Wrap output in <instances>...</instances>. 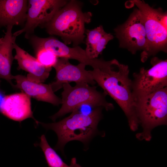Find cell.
Returning <instances> with one entry per match:
<instances>
[{
	"label": "cell",
	"instance_id": "6da1fadb",
	"mask_svg": "<svg viewBox=\"0 0 167 167\" xmlns=\"http://www.w3.org/2000/svg\"><path fill=\"white\" fill-rule=\"evenodd\" d=\"M127 65L117 60H103L99 67L90 71L93 79L117 103L124 113L131 130L139 125L135 111L132 81L129 77Z\"/></svg>",
	"mask_w": 167,
	"mask_h": 167
},
{
	"label": "cell",
	"instance_id": "7a4b0ae2",
	"mask_svg": "<svg viewBox=\"0 0 167 167\" xmlns=\"http://www.w3.org/2000/svg\"><path fill=\"white\" fill-rule=\"evenodd\" d=\"M103 108L98 107L89 113L76 110L59 122L45 123L38 121V124L56 133L58 140L54 149L63 152L64 146L68 142L79 141L86 146L95 136L99 134L97 127L102 118Z\"/></svg>",
	"mask_w": 167,
	"mask_h": 167
},
{
	"label": "cell",
	"instance_id": "3957f363",
	"mask_svg": "<svg viewBox=\"0 0 167 167\" xmlns=\"http://www.w3.org/2000/svg\"><path fill=\"white\" fill-rule=\"evenodd\" d=\"M92 16L91 12L82 11L78 2L71 0L59 9L42 28H45L50 35L60 36L66 45L72 43L75 47L83 42L85 25L91 21Z\"/></svg>",
	"mask_w": 167,
	"mask_h": 167
},
{
	"label": "cell",
	"instance_id": "277c9868",
	"mask_svg": "<svg viewBox=\"0 0 167 167\" xmlns=\"http://www.w3.org/2000/svg\"><path fill=\"white\" fill-rule=\"evenodd\" d=\"M135 111L143 128L136 135L140 140L149 141L155 127L167 123V87L135 100Z\"/></svg>",
	"mask_w": 167,
	"mask_h": 167
},
{
	"label": "cell",
	"instance_id": "5b68a950",
	"mask_svg": "<svg viewBox=\"0 0 167 167\" xmlns=\"http://www.w3.org/2000/svg\"><path fill=\"white\" fill-rule=\"evenodd\" d=\"M86 83H76L74 87L69 83L62 85V106L59 110L49 118L55 122L58 118L71 113L83 105L93 108L101 107L107 111L114 109L113 105L106 99L107 94L96 89V87L91 86Z\"/></svg>",
	"mask_w": 167,
	"mask_h": 167
},
{
	"label": "cell",
	"instance_id": "8992f818",
	"mask_svg": "<svg viewBox=\"0 0 167 167\" xmlns=\"http://www.w3.org/2000/svg\"><path fill=\"white\" fill-rule=\"evenodd\" d=\"M139 11L144 22L148 43V57L160 51L167 52V14L161 8L154 9L143 0L129 1Z\"/></svg>",
	"mask_w": 167,
	"mask_h": 167
},
{
	"label": "cell",
	"instance_id": "52a82bcc",
	"mask_svg": "<svg viewBox=\"0 0 167 167\" xmlns=\"http://www.w3.org/2000/svg\"><path fill=\"white\" fill-rule=\"evenodd\" d=\"M119 47L127 49L133 54L142 50V60L148 58V43L144 22L139 11L135 9L127 20L114 29Z\"/></svg>",
	"mask_w": 167,
	"mask_h": 167
},
{
	"label": "cell",
	"instance_id": "ba28073f",
	"mask_svg": "<svg viewBox=\"0 0 167 167\" xmlns=\"http://www.w3.org/2000/svg\"><path fill=\"white\" fill-rule=\"evenodd\" d=\"M152 65L148 69H140L133 75V93L135 100L167 86V60L156 57L151 60Z\"/></svg>",
	"mask_w": 167,
	"mask_h": 167
},
{
	"label": "cell",
	"instance_id": "9c48e42d",
	"mask_svg": "<svg viewBox=\"0 0 167 167\" xmlns=\"http://www.w3.org/2000/svg\"><path fill=\"white\" fill-rule=\"evenodd\" d=\"M67 3L64 0H28L26 19L24 27L15 32L13 36L16 37L24 33L25 37L28 39L37 27L42 28Z\"/></svg>",
	"mask_w": 167,
	"mask_h": 167
},
{
	"label": "cell",
	"instance_id": "30bf717a",
	"mask_svg": "<svg viewBox=\"0 0 167 167\" xmlns=\"http://www.w3.org/2000/svg\"><path fill=\"white\" fill-rule=\"evenodd\" d=\"M32 43L36 50L43 49L48 50L58 58L75 59L86 66H92L93 69L96 67L99 63V59H90L87 56L85 50L80 46L69 47L53 37L41 38L36 36L33 40Z\"/></svg>",
	"mask_w": 167,
	"mask_h": 167
},
{
	"label": "cell",
	"instance_id": "8fae6325",
	"mask_svg": "<svg viewBox=\"0 0 167 167\" xmlns=\"http://www.w3.org/2000/svg\"><path fill=\"white\" fill-rule=\"evenodd\" d=\"M69 59L58 58L53 67L56 72L55 81L50 83L54 92L62 88L66 83L74 82L86 83L93 86L96 83L93 79L90 70H86L84 64L79 63L75 65L71 63Z\"/></svg>",
	"mask_w": 167,
	"mask_h": 167
},
{
	"label": "cell",
	"instance_id": "7c38bea8",
	"mask_svg": "<svg viewBox=\"0 0 167 167\" xmlns=\"http://www.w3.org/2000/svg\"><path fill=\"white\" fill-rule=\"evenodd\" d=\"M0 111L13 120L21 122L32 118L38 125L32 110L31 97L23 92L4 96L0 103Z\"/></svg>",
	"mask_w": 167,
	"mask_h": 167
},
{
	"label": "cell",
	"instance_id": "4fadbf2b",
	"mask_svg": "<svg viewBox=\"0 0 167 167\" xmlns=\"http://www.w3.org/2000/svg\"><path fill=\"white\" fill-rule=\"evenodd\" d=\"M16 84L13 87L21 90L31 97L39 101L50 103L54 105L61 104V99L54 93L51 84L37 83L29 80L22 75H13Z\"/></svg>",
	"mask_w": 167,
	"mask_h": 167
},
{
	"label": "cell",
	"instance_id": "5bb4252c",
	"mask_svg": "<svg viewBox=\"0 0 167 167\" xmlns=\"http://www.w3.org/2000/svg\"><path fill=\"white\" fill-rule=\"evenodd\" d=\"M14 49L16 54L14 58L17 60L18 70L27 72L26 76L30 80L37 82L43 83L48 78L52 68L45 67L26 51L19 47L16 43H13Z\"/></svg>",
	"mask_w": 167,
	"mask_h": 167
},
{
	"label": "cell",
	"instance_id": "9a60e30c",
	"mask_svg": "<svg viewBox=\"0 0 167 167\" xmlns=\"http://www.w3.org/2000/svg\"><path fill=\"white\" fill-rule=\"evenodd\" d=\"M28 7L27 0H0V27L24 26Z\"/></svg>",
	"mask_w": 167,
	"mask_h": 167
},
{
	"label": "cell",
	"instance_id": "2e32d148",
	"mask_svg": "<svg viewBox=\"0 0 167 167\" xmlns=\"http://www.w3.org/2000/svg\"><path fill=\"white\" fill-rule=\"evenodd\" d=\"M13 26L6 27V32L2 37V42L0 44V79H5L13 87L12 82L13 75L11 72V67L14 59L12 55L13 43L16 37L13 36Z\"/></svg>",
	"mask_w": 167,
	"mask_h": 167
},
{
	"label": "cell",
	"instance_id": "e0dca14e",
	"mask_svg": "<svg viewBox=\"0 0 167 167\" xmlns=\"http://www.w3.org/2000/svg\"><path fill=\"white\" fill-rule=\"evenodd\" d=\"M85 33L86 38L85 50L88 57L91 59L97 58L108 42L114 38L112 34L104 31L102 25L92 30L87 29Z\"/></svg>",
	"mask_w": 167,
	"mask_h": 167
},
{
	"label": "cell",
	"instance_id": "ac0fdd59",
	"mask_svg": "<svg viewBox=\"0 0 167 167\" xmlns=\"http://www.w3.org/2000/svg\"><path fill=\"white\" fill-rule=\"evenodd\" d=\"M39 146L44 153L49 167H82L77 163L75 157L71 159L69 165L65 163L55 150L50 146L44 135H41Z\"/></svg>",
	"mask_w": 167,
	"mask_h": 167
},
{
	"label": "cell",
	"instance_id": "d6986e66",
	"mask_svg": "<svg viewBox=\"0 0 167 167\" xmlns=\"http://www.w3.org/2000/svg\"><path fill=\"white\" fill-rule=\"evenodd\" d=\"M36 58L42 65L48 68L53 67L56 63L58 57L52 51L41 49L35 51Z\"/></svg>",
	"mask_w": 167,
	"mask_h": 167
},
{
	"label": "cell",
	"instance_id": "ffe728a7",
	"mask_svg": "<svg viewBox=\"0 0 167 167\" xmlns=\"http://www.w3.org/2000/svg\"><path fill=\"white\" fill-rule=\"evenodd\" d=\"M4 96V95L3 92L0 90V103Z\"/></svg>",
	"mask_w": 167,
	"mask_h": 167
},
{
	"label": "cell",
	"instance_id": "44dd1931",
	"mask_svg": "<svg viewBox=\"0 0 167 167\" xmlns=\"http://www.w3.org/2000/svg\"><path fill=\"white\" fill-rule=\"evenodd\" d=\"M2 42V38H0V44Z\"/></svg>",
	"mask_w": 167,
	"mask_h": 167
}]
</instances>
